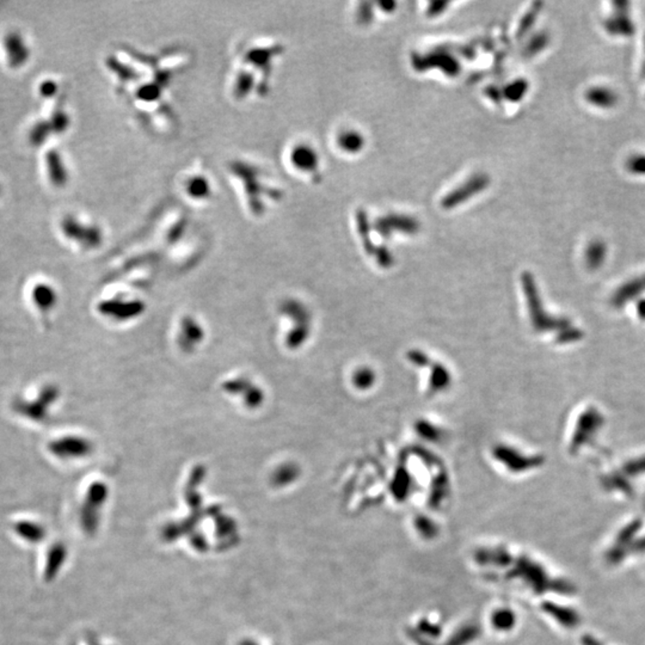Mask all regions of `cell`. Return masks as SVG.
I'll list each match as a JSON object with an SVG mask.
<instances>
[{"mask_svg": "<svg viewBox=\"0 0 645 645\" xmlns=\"http://www.w3.org/2000/svg\"><path fill=\"white\" fill-rule=\"evenodd\" d=\"M177 190L179 196L194 207H206L214 202L218 194L214 178L199 167H190L181 174Z\"/></svg>", "mask_w": 645, "mask_h": 645, "instance_id": "6da1fadb", "label": "cell"}, {"mask_svg": "<svg viewBox=\"0 0 645 645\" xmlns=\"http://www.w3.org/2000/svg\"><path fill=\"white\" fill-rule=\"evenodd\" d=\"M79 215L66 214L60 219V232L65 238L80 247H91L100 243L102 228L97 223L85 221Z\"/></svg>", "mask_w": 645, "mask_h": 645, "instance_id": "3957f363", "label": "cell"}, {"mask_svg": "<svg viewBox=\"0 0 645 645\" xmlns=\"http://www.w3.org/2000/svg\"><path fill=\"white\" fill-rule=\"evenodd\" d=\"M56 396L58 391L56 387L44 385L36 391L35 394L17 396L12 402V410L29 422H46Z\"/></svg>", "mask_w": 645, "mask_h": 645, "instance_id": "7a4b0ae2", "label": "cell"}, {"mask_svg": "<svg viewBox=\"0 0 645 645\" xmlns=\"http://www.w3.org/2000/svg\"><path fill=\"white\" fill-rule=\"evenodd\" d=\"M64 549H61V546H56L49 551L47 561H46V568H44V578L47 581L52 580L56 576L60 564L64 561Z\"/></svg>", "mask_w": 645, "mask_h": 645, "instance_id": "30bf717a", "label": "cell"}, {"mask_svg": "<svg viewBox=\"0 0 645 645\" xmlns=\"http://www.w3.org/2000/svg\"><path fill=\"white\" fill-rule=\"evenodd\" d=\"M29 298L32 306L41 313H48L56 306V293L49 283L36 282L29 289Z\"/></svg>", "mask_w": 645, "mask_h": 645, "instance_id": "52a82bcc", "label": "cell"}, {"mask_svg": "<svg viewBox=\"0 0 645 645\" xmlns=\"http://www.w3.org/2000/svg\"><path fill=\"white\" fill-rule=\"evenodd\" d=\"M53 136L54 133L48 124L47 119H40V121H36L29 131V143L34 148H40Z\"/></svg>", "mask_w": 645, "mask_h": 645, "instance_id": "9c48e42d", "label": "cell"}, {"mask_svg": "<svg viewBox=\"0 0 645 645\" xmlns=\"http://www.w3.org/2000/svg\"><path fill=\"white\" fill-rule=\"evenodd\" d=\"M60 86L58 82L52 78L42 79L37 86V93L44 100H54L59 95Z\"/></svg>", "mask_w": 645, "mask_h": 645, "instance_id": "8fae6325", "label": "cell"}, {"mask_svg": "<svg viewBox=\"0 0 645 645\" xmlns=\"http://www.w3.org/2000/svg\"><path fill=\"white\" fill-rule=\"evenodd\" d=\"M47 448L54 457L63 458L64 460L83 455L86 450V447L84 446V441H80V438L76 436H61L54 438L48 443Z\"/></svg>", "mask_w": 645, "mask_h": 645, "instance_id": "8992f818", "label": "cell"}, {"mask_svg": "<svg viewBox=\"0 0 645 645\" xmlns=\"http://www.w3.org/2000/svg\"><path fill=\"white\" fill-rule=\"evenodd\" d=\"M12 528L17 534V537L20 538L24 542H32V544L42 542L46 538V530L44 526L32 520H18L13 523Z\"/></svg>", "mask_w": 645, "mask_h": 645, "instance_id": "ba28073f", "label": "cell"}, {"mask_svg": "<svg viewBox=\"0 0 645 645\" xmlns=\"http://www.w3.org/2000/svg\"><path fill=\"white\" fill-rule=\"evenodd\" d=\"M1 47L4 52L5 60L8 67L12 70H18L28 64L32 58V49L22 32L11 30L6 32L3 40Z\"/></svg>", "mask_w": 645, "mask_h": 645, "instance_id": "277c9868", "label": "cell"}, {"mask_svg": "<svg viewBox=\"0 0 645 645\" xmlns=\"http://www.w3.org/2000/svg\"><path fill=\"white\" fill-rule=\"evenodd\" d=\"M3 194H4V188H3V184L0 183V199L3 197Z\"/></svg>", "mask_w": 645, "mask_h": 645, "instance_id": "7c38bea8", "label": "cell"}, {"mask_svg": "<svg viewBox=\"0 0 645 645\" xmlns=\"http://www.w3.org/2000/svg\"><path fill=\"white\" fill-rule=\"evenodd\" d=\"M44 171L52 187L61 189L70 182V171L64 155L56 148H49L44 155Z\"/></svg>", "mask_w": 645, "mask_h": 645, "instance_id": "5b68a950", "label": "cell"}]
</instances>
